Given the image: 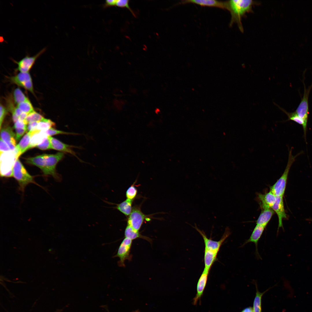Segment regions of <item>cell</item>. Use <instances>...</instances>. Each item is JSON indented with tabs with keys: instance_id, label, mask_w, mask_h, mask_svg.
<instances>
[{
	"instance_id": "1",
	"label": "cell",
	"mask_w": 312,
	"mask_h": 312,
	"mask_svg": "<svg viewBox=\"0 0 312 312\" xmlns=\"http://www.w3.org/2000/svg\"><path fill=\"white\" fill-rule=\"evenodd\" d=\"M225 2L226 9L230 12L231 16L230 25L237 23L241 31L243 32L242 19L247 13L252 12V7L259 3L251 0H232Z\"/></svg>"
},
{
	"instance_id": "2",
	"label": "cell",
	"mask_w": 312,
	"mask_h": 312,
	"mask_svg": "<svg viewBox=\"0 0 312 312\" xmlns=\"http://www.w3.org/2000/svg\"><path fill=\"white\" fill-rule=\"evenodd\" d=\"M289 149L288 159L285 169L281 177L277 181L270 187V191L276 196H283L285 189L288 174L290 168L295 161L296 158L301 154L300 152L295 155L292 154V149Z\"/></svg>"
},
{
	"instance_id": "3",
	"label": "cell",
	"mask_w": 312,
	"mask_h": 312,
	"mask_svg": "<svg viewBox=\"0 0 312 312\" xmlns=\"http://www.w3.org/2000/svg\"><path fill=\"white\" fill-rule=\"evenodd\" d=\"M13 177L17 181L19 188L24 192L26 186L33 183L40 186L35 181L33 176L30 174L18 159L14 161L13 167Z\"/></svg>"
},
{
	"instance_id": "4",
	"label": "cell",
	"mask_w": 312,
	"mask_h": 312,
	"mask_svg": "<svg viewBox=\"0 0 312 312\" xmlns=\"http://www.w3.org/2000/svg\"><path fill=\"white\" fill-rule=\"evenodd\" d=\"M64 153L59 152L54 154H45V170L43 173L45 175H49L53 176L58 180L61 178L56 171V167L58 163L64 157Z\"/></svg>"
},
{
	"instance_id": "5",
	"label": "cell",
	"mask_w": 312,
	"mask_h": 312,
	"mask_svg": "<svg viewBox=\"0 0 312 312\" xmlns=\"http://www.w3.org/2000/svg\"><path fill=\"white\" fill-rule=\"evenodd\" d=\"M311 88L308 89L304 88V95L298 106L294 112L304 122L302 127L305 138L306 139L309 112L308 97Z\"/></svg>"
},
{
	"instance_id": "6",
	"label": "cell",
	"mask_w": 312,
	"mask_h": 312,
	"mask_svg": "<svg viewBox=\"0 0 312 312\" xmlns=\"http://www.w3.org/2000/svg\"><path fill=\"white\" fill-rule=\"evenodd\" d=\"M192 226L196 230L202 237L205 244V250L218 252L223 242L231 234L229 229L228 227H227L221 239L218 241H215L211 238H208L205 232L199 229L195 224V226Z\"/></svg>"
},
{
	"instance_id": "7",
	"label": "cell",
	"mask_w": 312,
	"mask_h": 312,
	"mask_svg": "<svg viewBox=\"0 0 312 312\" xmlns=\"http://www.w3.org/2000/svg\"><path fill=\"white\" fill-rule=\"evenodd\" d=\"M148 216L144 214L138 206L133 207L129 216L127 221V225L134 229L139 231L145 220L149 221Z\"/></svg>"
},
{
	"instance_id": "8",
	"label": "cell",
	"mask_w": 312,
	"mask_h": 312,
	"mask_svg": "<svg viewBox=\"0 0 312 312\" xmlns=\"http://www.w3.org/2000/svg\"><path fill=\"white\" fill-rule=\"evenodd\" d=\"M132 241V240L131 239L125 238L120 244L117 254L114 256L119 258L118 264L120 267H125V261L126 260L130 261L131 259L130 252Z\"/></svg>"
},
{
	"instance_id": "9",
	"label": "cell",
	"mask_w": 312,
	"mask_h": 312,
	"mask_svg": "<svg viewBox=\"0 0 312 312\" xmlns=\"http://www.w3.org/2000/svg\"><path fill=\"white\" fill-rule=\"evenodd\" d=\"M46 50L45 47L41 50L35 55L29 56L27 55L25 57L18 61L12 59L13 62L18 65L17 70L20 72L28 73L32 68L38 58L44 53Z\"/></svg>"
},
{
	"instance_id": "10",
	"label": "cell",
	"mask_w": 312,
	"mask_h": 312,
	"mask_svg": "<svg viewBox=\"0 0 312 312\" xmlns=\"http://www.w3.org/2000/svg\"><path fill=\"white\" fill-rule=\"evenodd\" d=\"M10 79L12 83L23 87L34 94L32 79L29 72H20L16 75L11 77Z\"/></svg>"
},
{
	"instance_id": "11",
	"label": "cell",
	"mask_w": 312,
	"mask_h": 312,
	"mask_svg": "<svg viewBox=\"0 0 312 312\" xmlns=\"http://www.w3.org/2000/svg\"><path fill=\"white\" fill-rule=\"evenodd\" d=\"M40 131L38 130L31 131L25 135L19 143L16 145L14 150L15 160L18 159L22 154L28 150L31 137L34 134Z\"/></svg>"
},
{
	"instance_id": "12",
	"label": "cell",
	"mask_w": 312,
	"mask_h": 312,
	"mask_svg": "<svg viewBox=\"0 0 312 312\" xmlns=\"http://www.w3.org/2000/svg\"><path fill=\"white\" fill-rule=\"evenodd\" d=\"M49 137L51 141L52 149L60 152L70 154L76 157L80 161H83L78 157L76 153L72 149L74 148H78V147L66 144L51 136H49Z\"/></svg>"
},
{
	"instance_id": "13",
	"label": "cell",
	"mask_w": 312,
	"mask_h": 312,
	"mask_svg": "<svg viewBox=\"0 0 312 312\" xmlns=\"http://www.w3.org/2000/svg\"><path fill=\"white\" fill-rule=\"evenodd\" d=\"M0 138L8 145L11 151H14L16 145V139L11 127L8 126L0 129Z\"/></svg>"
},
{
	"instance_id": "14",
	"label": "cell",
	"mask_w": 312,
	"mask_h": 312,
	"mask_svg": "<svg viewBox=\"0 0 312 312\" xmlns=\"http://www.w3.org/2000/svg\"><path fill=\"white\" fill-rule=\"evenodd\" d=\"M209 271L204 268L198 280L197 285V292L193 299V303L196 304L202 297L207 283Z\"/></svg>"
},
{
	"instance_id": "15",
	"label": "cell",
	"mask_w": 312,
	"mask_h": 312,
	"mask_svg": "<svg viewBox=\"0 0 312 312\" xmlns=\"http://www.w3.org/2000/svg\"><path fill=\"white\" fill-rule=\"evenodd\" d=\"M283 197V196H276L275 203L272 208L278 217V230L281 227L283 228V220L287 218L284 209Z\"/></svg>"
},
{
	"instance_id": "16",
	"label": "cell",
	"mask_w": 312,
	"mask_h": 312,
	"mask_svg": "<svg viewBox=\"0 0 312 312\" xmlns=\"http://www.w3.org/2000/svg\"><path fill=\"white\" fill-rule=\"evenodd\" d=\"M192 3L202 6L216 7L226 9L225 1L216 0H186L181 1L180 4Z\"/></svg>"
},
{
	"instance_id": "17",
	"label": "cell",
	"mask_w": 312,
	"mask_h": 312,
	"mask_svg": "<svg viewBox=\"0 0 312 312\" xmlns=\"http://www.w3.org/2000/svg\"><path fill=\"white\" fill-rule=\"evenodd\" d=\"M265 227L262 225L256 224L249 238L245 241L241 247L249 242L254 243L255 245L257 256L260 257L258 250V243Z\"/></svg>"
},
{
	"instance_id": "18",
	"label": "cell",
	"mask_w": 312,
	"mask_h": 312,
	"mask_svg": "<svg viewBox=\"0 0 312 312\" xmlns=\"http://www.w3.org/2000/svg\"><path fill=\"white\" fill-rule=\"evenodd\" d=\"M258 197L261 203L263 209L272 208L274 204L276 196L271 191L264 194H259Z\"/></svg>"
},
{
	"instance_id": "19",
	"label": "cell",
	"mask_w": 312,
	"mask_h": 312,
	"mask_svg": "<svg viewBox=\"0 0 312 312\" xmlns=\"http://www.w3.org/2000/svg\"><path fill=\"white\" fill-rule=\"evenodd\" d=\"M256 221V224L266 227L274 214L272 208L263 209Z\"/></svg>"
},
{
	"instance_id": "20",
	"label": "cell",
	"mask_w": 312,
	"mask_h": 312,
	"mask_svg": "<svg viewBox=\"0 0 312 312\" xmlns=\"http://www.w3.org/2000/svg\"><path fill=\"white\" fill-rule=\"evenodd\" d=\"M125 238L129 239L132 240L137 238H140L145 239L151 244L152 242L151 238L142 235L139 231L134 229L131 226L127 225L125 231Z\"/></svg>"
},
{
	"instance_id": "21",
	"label": "cell",
	"mask_w": 312,
	"mask_h": 312,
	"mask_svg": "<svg viewBox=\"0 0 312 312\" xmlns=\"http://www.w3.org/2000/svg\"><path fill=\"white\" fill-rule=\"evenodd\" d=\"M218 252L206 250H205L204 255V262L205 268L209 271L214 263L217 259V257Z\"/></svg>"
},
{
	"instance_id": "22",
	"label": "cell",
	"mask_w": 312,
	"mask_h": 312,
	"mask_svg": "<svg viewBox=\"0 0 312 312\" xmlns=\"http://www.w3.org/2000/svg\"><path fill=\"white\" fill-rule=\"evenodd\" d=\"M45 154L25 159L26 163L35 165L40 168L44 173L45 170Z\"/></svg>"
},
{
	"instance_id": "23",
	"label": "cell",
	"mask_w": 312,
	"mask_h": 312,
	"mask_svg": "<svg viewBox=\"0 0 312 312\" xmlns=\"http://www.w3.org/2000/svg\"><path fill=\"white\" fill-rule=\"evenodd\" d=\"M132 200L127 199L126 200L116 204L115 208L122 213L125 215L129 216L132 209Z\"/></svg>"
},
{
	"instance_id": "24",
	"label": "cell",
	"mask_w": 312,
	"mask_h": 312,
	"mask_svg": "<svg viewBox=\"0 0 312 312\" xmlns=\"http://www.w3.org/2000/svg\"><path fill=\"white\" fill-rule=\"evenodd\" d=\"M47 136L45 131H41L40 132L34 134L31 138L28 149L36 147Z\"/></svg>"
},
{
	"instance_id": "25",
	"label": "cell",
	"mask_w": 312,
	"mask_h": 312,
	"mask_svg": "<svg viewBox=\"0 0 312 312\" xmlns=\"http://www.w3.org/2000/svg\"><path fill=\"white\" fill-rule=\"evenodd\" d=\"M255 284L256 292L253 302V309L254 312H262L261 298L263 295L266 291L263 293L260 292L258 290L257 284L256 283Z\"/></svg>"
},
{
	"instance_id": "26",
	"label": "cell",
	"mask_w": 312,
	"mask_h": 312,
	"mask_svg": "<svg viewBox=\"0 0 312 312\" xmlns=\"http://www.w3.org/2000/svg\"><path fill=\"white\" fill-rule=\"evenodd\" d=\"M17 107L23 112L28 115L35 111L29 99L17 104Z\"/></svg>"
},
{
	"instance_id": "27",
	"label": "cell",
	"mask_w": 312,
	"mask_h": 312,
	"mask_svg": "<svg viewBox=\"0 0 312 312\" xmlns=\"http://www.w3.org/2000/svg\"><path fill=\"white\" fill-rule=\"evenodd\" d=\"M55 125V123L51 120L44 118L38 122L36 130L46 131Z\"/></svg>"
},
{
	"instance_id": "28",
	"label": "cell",
	"mask_w": 312,
	"mask_h": 312,
	"mask_svg": "<svg viewBox=\"0 0 312 312\" xmlns=\"http://www.w3.org/2000/svg\"><path fill=\"white\" fill-rule=\"evenodd\" d=\"M274 103L276 106H278L279 109H281L287 114L288 117L287 120L293 121L298 124L302 125V127L304 126V122L294 112L292 113L288 112L284 109L279 107V106L277 105L276 103Z\"/></svg>"
},
{
	"instance_id": "29",
	"label": "cell",
	"mask_w": 312,
	"mask_h": 312,
	"mask_svg": "<svg viewBox=\"0 0 312 312\" xmlns=\"http://www.w3.org/2000/svg\"><path fill=\"white\" fill-rule=\"evenodd\" d=\"M13 96L15 103L17 105L28 99L21 90L18 88L14 90Z\"/></svg>"
},
{
	"instance_id": "30",
	"label": "cell",
	"mask_w": 312,
	"mask_h": 312,
	"mask_svg": "<svg viewBox=\"0 0 312 312\" xmlns=\"http://www.w3.org/2000/svg\"><path fill=\"white\" fill-rule=\"evenodd\" d=\"M44 118L41 115L35 111L28 114L25 120L28 124L31 122L40 121Z\"/></svg>"
},
{
	"instance_id": "31",
	"label": "cell",
	"mask_w": 312,
	"mask_h": 312,
	"mask_svg": "<svg viewBox=\"0 0 312 312\" xmlns=\"http://www.w3.org/2000/svg\"><path fill=\"white\" fill-rule=\"evenodd\" d=\"M135 182L129 187L126 192L127 199L133 201L136 196L137 190L135 186Z\"/></svg>"
},
{
	"instance_id": "32",
	"label": "cell",
	"mask_w": 312,
	"mask_h": 312,
	"mask_svg": "<svg viewBox=\"0 0 312 312\" xmlns=\"http://www.w3.org/2000/svg\"><path fill=\"white\" fill-rule=\"evenodd\" d=\"M46 134L48 136H51L58 134H66L72 135H78L79 134L73 132H66L60 130H57L52 127L45 131Z\"/></svg>"
},
{
	"instance_id": "33",
	"label": "cell",
	"mask_w": 312,
	"mask_h": 312,
	"mask_svg": "<svg viewBox=\"0 0 312 312\" xmlns=\"http://www.w3.org/2000/svg\"><path fill=\"white\" fill-rule=\"evenodd\" d=\"M36 147L42 150L52 149L51 141L49 136L45 138Z\"/></svg>"
},
{
	"instance_id": "34",
	"label": "cell",
	"mask_w": 312,
	"mask_h": 312,
	"mask_svg": "<svg viewBox=\"0 0 312 312\" xmlns=\"http://www.w3.org/2000/svg\"><path fill=\"white\" fill-rule=\"evenodd\" d=\"M129 1L128 0H117L116 5L120 8H125L128 9L132 15L135 17V15L132 10L130 8L129 5Z\"/></svg>"
},
{
	"instance_id": "35",
	"label": "cell",
	"mask_w": 312,
	"mask_h": 312,
	"mask_svg": "<svg viewBox=\"0 0 312 312\" xmlns=\"http://www.w3.org/2000/svg\"><path fill=\"white\" fill-rule=\"evenodd\" d=\"M0 109V129H1L2 125L7 113V110L1 104Z\"/></svg>"
},
{
	"instance_id": "36",
	"label": "cell",
	"mask_w": 312,
	"mask_h": 312,
	"mask_svg": "<svg viewBox=\"0 0 312 312\" xmlns=\"http://www.w3.org/2000/svg\"><path fill=\"white\" fill-rule=\"evenodd\" d=\"M0 153L11 151L8 145L1 138L0 140Z\"/></svg>"
},
{
	"instance_id": "37",
	"label": "cell",
	"mask_w": 312,
	"mask_h": 312,
	"mask_svg": "<svg viewBox=\"0 0 312 312\" xmlns=\"http://www.w3.org/2000/svg\"><path fill=\"white\" fill-rule=\"evenodd\" d=\"M15 129L16 131V137L17 140H19L27 130V129L22 128H16Z\"/></svg>"
},
{
	"instance_id": "38",
	"label": "cell",
	"mask_w": 312,
	"mask_h": 312,
	"mask_svg": "<svg viewBox=\"0 0 312 312\" xmlns=\"http://www.w3.org/2000/svg\"><path fill=\"white\" fill-rule=\"evenodd\" d=\"M39 122H29L27 126V131L28 132L36 130V128Z\"/></svg>"
},
{
	"instance_id": "39",
	"label": "cell",
	"mask_w": 312,
	"mask_h": 312,
	"mask_svg": "<svg viewBox=\"0 0 312 312\" xmlns=\"http://www.w3.org/2000/svg\"><path fill=\"white\" fill-rule=\"evenodd\" d=\"M27 125L25 124L23 121H21L18 119L14 123V129L22 128L27 129Z\"/></svg>"
},
{
	"instance_id": "40",
	"label": "cell",
	"mask_w": 312,
	"mask_h": 312,
	"mask_svg": "<svg viewBox=\"0 0 312 312\" xmlns=\"http://www.w3.org/2000/svg\"><path fill=\"white\" fill-rule=\"evenodd\" d=\"M117 0H107L106 1L105 5L107 6H112L116 5Z\"/></svg>"
},
{
	"instance_id": "41",
	"label": "cell",
	"mask_w": 312,
	"mask_h": 312,
	"mask_svg": "<svg viewBox=\"0 0 312 312\" xmlns=\"http://www.w3.org/2000/svg\"><path fill=\"white\" fill-rule=\"evenodd\" d=\"M241 312H254V311L253 308L248 307L244 309Z\"/></svg>"
},
{
	"instance_id": "42",
	"label": "cell",
	"mask_w": 312,
	"mask_h": 312,
	"mask_svg": "<svg viewBox=\"0 0 312 312\" xmlns=\"http://www.w3.org/2000/svg\"><path fill=\"white\" fill-rule=\"evenodd\" d=\"M133 312H140V311H139V310H135V311H133Z\"/></svg>"
}]
</instances>
